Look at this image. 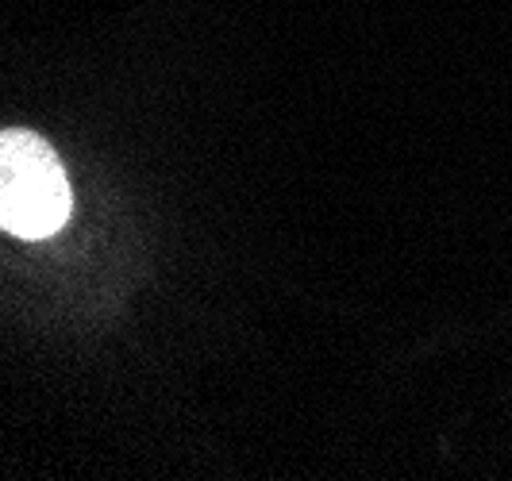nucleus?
<instances>
[{"instance_id":"obj_1","label":"nucleus","mask_w":512,"mask_h":481,"mask_svg":"<svg viewBox=\"0 0 512 481\" xmlns=\"http://www.w3.org/2000/svg\"><path fill=\"white\" fill-rule=\"evenodd\" d=\"M70 208L74 193L51 143L31 131H0V228L47 239L70 220Z\"/></svg>"}]
</instances>
